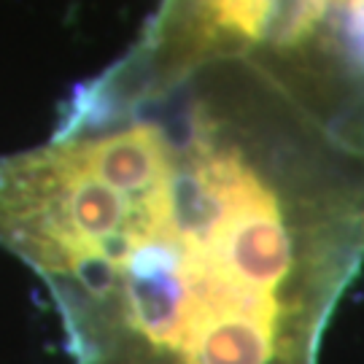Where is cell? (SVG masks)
I'll use <instances>...</instances> for the list:
<instances>
[{
    "instance_id": "6da1fadb",
    "label": "cell",
    "mask_w": 364,
    "mask_h": 364,
    "mask_svg": "<svg viewBox=\"0 0 364 364\" xmlns=\"http://www.w3.org/2000/svg\"><path fill=\"white\" fill-rule=\"evenodd\" d=\"M0 240L78 364H318L364 264V138L243 60L124 52L0 159Z\"/></svg>"
},
{
    "instance_id": "7a4b0ae2",
    "label": "cell",
    "mask_w": 364,
    "mask_h": 364,
    "mask_svg": "<svg viewBox=\"0 0 364 364\" xmlns=\"http://www.w3.org/2000/svg\"><path fill=\"white\" fill-rule=\"evenodd\" d=\"M127 52L162 68L243 60L364 138V0H159Z\"/></svg>"
}]
</instances>
